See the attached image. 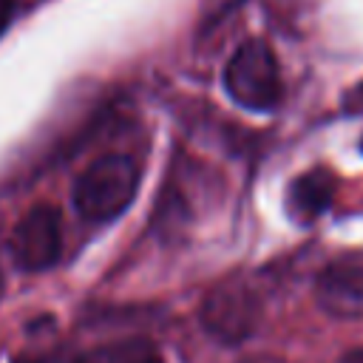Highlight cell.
Wrapping results in <instances>:
<instances>
[{
	"instance_id": "cell-2",
	"label": "cell",
	"mask_w": 363,
	"mask_h": 363,
	"mask_svg": "<svg viewBox=\"0 0 363 363\" xmlns=\"http://www.w3.org/2000/svg\"><path fill=\"white\" fill-rule=\"evenodd\" d=\"M227 94L250 111H272L281 102L284 85L272 48L264 40L241 43L224 68Z\"/></svg>"
},
{
	"instance_id": "cell-6",
	"label": "cell",
	"mask_w": 363,
	"mask_h": 363,
	"mask_svg": "<svg viewBox=\"0 0 363 363\" xmlns=\"http://www.w3.org/2000/svg\"><path fill=\"white\" fill-rule=\"evenodd\" d=\"M335 176L323 167H315L309 173H301L292 187H289V196H286V204H289V213L298 218V221H312L318 218L335 199Z\"/></svg>"
},
{
	"instance_id": "cell-1",
	"label": "cell",
	"mask_w": 363,
	"mask_h": 363,
	"mask_svg": "<svg viewBox=\"0 0 363 363\" xmlns=\"http://www.w3.org/2000/svg\"><path fill=\"white\" fill-rule=\"evenodd\" d=\"M139 190V164L128 153H108L91 162L74 182L71 201L91 224H105L128 210Z\"/></svg>"
},
{
	"instance_id": "cell-9",
	"label": "cell",
	"mask_w": 363,
	"mask_h": 363,
	"mask_svg": "<svg viewBox=\"0 0 363 363\" xmlns=\"http://www.w3.org/2000/svg\"><path fill=\"white\" fill-rule=\"evenodd\" d=\"M343 363H363V346L360 349H352L343 354Z\"/></svg>"
},
{
	"instance_id": "cell-3",
	"label": "cell",
	"mask_w": 363,
	"mask_h": 363,
	"mask_svg": "<svg viewBox=\"0 0 363 363\" xmlns=\"http://www.w3.org/2000/svg\"><path fill=\"white\" fill-rule=\"evenodd\" d=\"M261 320V301L244 281L216 286L201 303V326L221 343L247 340Z\"/></svg>"
},
{
	"instance_id": "cell-8",
	"label": "cell",
	"mask_w": 363,
	"mask_h": 363,
	"mask_svg": "<svg viewBox=\"0 0 363 363\" xmlns=\"http://www.w3.org/2000/svg\"><path fill=\"white\" fill-rule=\"evenodd\" d=\"M11 9H14V0H0V28H3L6 20L11 17Z\"/></svg>"
},
{
	"instance_id": "cell-10",
	"label": "cell",
	"mask_w": 363,
	"mask_h": 363,
	"mask_svg": "<svg viewBox=\"0 0 363 363\" xmlns=\"http://www.w3.org/2000/svg\"><path fill=\"white\" fill-rule=\"evenodd\" d=\"M14 363H54L51 357H17Z\"/></svg>"
},
{
	"instance_id": "cell-4",
	"label": "cell",
	"mask_w": 363,
	"mask_h": 363,
	"mask_svg": "<svg viewBox=\"0 0 363 363\" xmlns=\"http://www.w3.org/2000/svg\"><path fill=\"white\" fill-rule=\"evenodd\" d=\"M9 252L17 269L43 272L57 264L62 252V218L54 204H34L11 230Z\"/></svg>"
},
{
	"instance_id": "cell-5",
	"label": "cell",
	"mask_w": 363,
	"mask_h": 363,
	"mask_svg": "<svg viewBox=\"0 0 363 363\" xmlns=\"http://www.w3.org/2000/svg\"><path fill=\"white\" fill-rule=\"evenodd\" d=\"M318 301L332 315L363 312V252H346L329 261L318 275Z\"/></svg>"
},
{
	"instance_id": "cell-7",
	"label": "cell",
	"mask_w": 363,
	"mask_h": 363,
	"mask_svg": "<svg viewBox=\"0 0 363 363\" xmlns=\"http://www.w3.org/2000/svg\"><path fill=\"white\" fill-rule=\"evenodd\" d=\"M102 360L105 363H162V357L147 343H128L119 349H108L102 352Z\"/></svg>"
}]
</instances>
